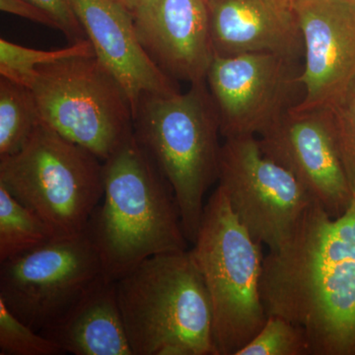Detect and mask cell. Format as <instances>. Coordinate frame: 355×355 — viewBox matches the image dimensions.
<instances>
[{
  "instance_id": "obj_1",
  "label": "cell",
  "mask_w": 355,
  "mask_h": 355,
  "mask_svg": "<svg viewBox=\"0 0 355 355\" xmlns=\"http://www.w3.org/2000/svg\"><path fill=\"white\" fill-rule=\"evenodd\" d=\"M261 293L268 316L304 331L310 354L355 355V191L338 217L312 203L291 242L263 258Z\"/></svg>"
},
{
  "instance_id": "obj_2",
  "label": "cell",
  "mask_w": 355,
  "mask_h": 355,
  "mask_svg": "<svg viewBox=\"0 0 355 355\" xmlns=\"http://www.w3.org/2000/svg\"><path fill=\"white\" fill-rule=\"evenodd\" d=\"M103 184L85 232L107 279L116 282L151 257L186 251L174 191L135 133L103 161Z\"/></svg>"
},
{
  "instance_id": "obj_3",
  "label": "cell",
  "mask_w": 355,
  "mask_h": 355,
  "mask_svg": "<svg viewBox=\"0 0 355 355\" xmlns=\"http://www.w3.org/2000/svg\"><path fill=\"white\" fill-rule=\"evenodd\" d=\"M116 287L133 355H218L209 292L191 251L151 257Z\"/></svg>"
},
{
  "instance_id": "obj_4",
  "label": "cell",
  "mask_w": 355,
  "mask_h": 355,
  "mask_svg": "<svg viewBox=\"0 0 355 355\" xmlns=\"http://www.w3.org/2000/svg\"><path fill=\"white\" fill-rule=\"evenodd\" d=\"M220 123L205 83L186 93L146 94L133 116V133L171 186L184 236L196 242L205 197L218 180Z\"/></svg>"
},
{
  "instance_id": "obj_5",
  "label": "cell",
  "mask_w": 355,
  "mask_h": 355,
  "mask_svg": "<svg viewBox=\"0 0 355 355\" xmlns=\"http://www.w3.org/2000/svg\"><path fill=\"white\" fill-rule=\"evenodd\" d=\"M190 251L209 292L217 354L236 355L268 319L261 293L265 257L221 187L205 203Z\"/></svg>"
},
{
  "instance_id": "obj_6",
  "label": "cell",
  "mask_w": 355,
  "mask_h": 355,
  "mask_svg": "<svg viewBox=\"0 0 355 355\" xmlns=\"http://www.w3.org/2000/svg\"><path fill=\"white\" fill-rule=\"evenodd\" d=\"M0 184L53 237H72L101 202L103 161L41 123L18 153L0 157Z\"/></svg>"
},
{
  "instance_id": "obj_7",
  "label": "cell",
  "mask_w": 355,
  "mask_h": 355,
  "mask_svg": "<svg viewBox=\"0 0 355 355\" xmlns=\"http://www.w3.org/2000/svg\"><path fill=\"white\" fill-rule=\"evenodd\" d=\"M28 87L43 125L102 161L133 135L130 100L95 55L40 65Z\"/></svg>"
},
{
  "instance_id": "obj_8",
  "label": "cell",
  "mask_w": 355,
  "mask_h": 355,
  "mask_svg": "<svg viewBox=\"0 0 355 355\" xmlns=\"http://www.w3.org/2000/svg\"><path fill=\"white\" fill-rule=\"evenodd\" d=\"M0 265V299L38 333L57 324L105 277L85 231L53 238Z\"/></svg>"
},
{
  "instance_id": "obj_9",
  "label": "cell",
  "mask_w": 355,
  "mask_h": 355,
  "mask_svg": "<svg viewBox=\"0 0 355 355\" xmlns=\"http://www.w3.org/2000/svg\"><path fill=\"white\" fill-rule=\"evenodd\" d=\"M218 181L242 225L270 252L291 242L315 202L286 168L263 153L253 135L225 139Z\"/></svg>"
},
{
  "instance_id": "obj_10",
  "label": "cell",
  "mask_w": 355,
  "mask_h": 355,
  "mask_svg": "<svg viewBox=\"0 0 355 355\" xmlns=\"http://www.w3.org/2000/svg\"><path fill=\"white\" fill-rule=\"evenodd\" d=\"M296 62L270 53L214 55L207 76L220 133L225 139L257 137L291 108L299 83Z\"/></svg>"
},
{
  "instance_id": "obj_11",
  "label": "cell",
  "mask_w": 355,
  "mask_h": 355,
  "mask_svg": "<svg viewBox=\"0 0 355 355\" xmlns=\"http://www.w3.org/2000/svg\"><path fill=\"white\" fill-rule=\"evenodd\" d=\"M258 139L263 153L286 168L331 217L347 210L354 193L336 144L330 110L292 106Z\"/></svg>"
},
{
  "instance_id": "obj_12",
  "label": "cell",
  "mask_w": 355,
  "mask_h": 355,
  "mask_svg": "<svg viewBox=\"0 0 355 355\" xmlns=\"http://www.w3.org/2000/svg\"><path fill=\"white\" fill-rule=\"evenodd\" d=\"M293 6L305 58L298 79L305 94L293 108H331L355 79V3L295 0Z\"/></svg>"
},
{
  "instance_id": "obj_13",
  "label": "cell",
  "mask_w": 355,
  "mask_h": 355,
  "mask_svg": "<svg viewBox=\"0 0 355 355\" xmlns=\"http://www.w3.org/2000/svg\"><path fill=\"white\" fill-rule=\"evenodd\" d=\"M132 16L142 46L167 76L207 81L214 58L207 0H144Z\"/></svg>"
},
{
  "instance_id": "obj_14",
  "label": "cell",
  "mask_w": 355,
  "mask_h": 355,
  "mask_svg": "<svg viewBox=\"0 0 355 355\" xmlns=\"http://www.w3.org/2000/svg\"><path fill=\"white\" fill-rule=\"evenodd\" d=\"M70 3L96 58L127 94L133 116L144 95L180 92L174 79L153 62L142 46L128 9L114 0H70Z\"/></svg>"
},
{
  "instance_id": "obj_15",
  "label": "cell",
  "mask_w": 355,
  "mask_h": 355,
  "mask_svg": "<svg viewBox=\"0 0 355 355\" xmlns=\"http://www.w3.org/2000/svg\"><path fill=\"white\" fill-rule=\"evenodd\" d=\"M214 55L270 53L297 62L304 44L291 0H207Z\"/></svg>"
},
{
  "instance_id": "obj_16",
  "label": "cell",
  "mask_w": 355,
  "mask_h": 355,
  "mask_svg": "<svg viewBox=\"0 0 355 355\" xmlns=\"http://www.w3.org/2000/svg\"><path fill=\"white\" fill-rule=\"evenodd\" d=\"M64 354L133 355L116 282L103 277L57 324L42 331Z\"/></svg>"
},
{
  "instance_id": "obj_17",
  "label": "cell",
  "mask_w": 355,
  "mask_h": 355,
  "mask_svg": "<svg viewBox=\"0 0 355 355\" xmlns=\"http://www.w3.org/2000/svg\"><path fill=\"white\" fill-rule=\"evenodd\" d=\"M41 123L29 87L0 78V157L18 153Z\"/></svg>"
},
{
  "instance_id": "obj_18",
  "label": "cell",
  "mask_w": 355,
  "mask_h": 355,
  "mask_svg": "<svg viewBox=\"0 0 355 355\" xmlns=\"http://www.w3.org/2000/svg\"><path fill=\"white\" fill-rule=\"evenodd\" d=\"M46 223L0 184V263L53 239Z\"/></svg>"
},
{
  "instance_id": "obj_19",
  "label": "cell",
  "mask_w": 355,
  "mask_h": 355,
  "mask_svg": "<svg viewBox=\"0 0 355 355\" xmlns=\"http://www.w3.org/2000/svg\"><path fill=\"white\" fill-rule=\"evenodd\" d=\"M95 55L88 39L80 40L60 50L40 51L0 40V76L29 86L35 69L42 64H50L64 58L77 55Z\"/></svg>"
},
{
  "instance_id": "obj_20",
  "label": "cell",
  "mask_w": 355,
  "mask_h": 355,
  "mask_svg": "<svg viewBox=\"0 0 355 355\" xmlns=\"http://www.w3.org/2000/svg\"><path fill=\"white\" fill-rule=\"evenodd\" d=\"M310 354L304 331L284 318L270 315L263 328L236 355Z\"/></svg>"
},
{
  "instance_id": "obj_21",
  "label": "cell",
  "mask_w": 355,
  "mask_h": 355,
  "mask_svg": "<svg viewBox=\"0 0 355 355\" xmlns=\"http://www.w3.org/2000/svg\"><path fill=\"white\" fill-rule=\"evenodd\" d=\"M60 345L28 326L0 299V354L60 355Z\"/></svg>"
},
{
  "instance_id": "obj_22",
  "label": "cell",
  "mask_w": 355,
  "mask_h": 355,
  "mask_svg": "<svg viewBox=\"0 0 355 355\" xmlns=\"http://www.w3.org/2000/svg\"><path fill=\"white\" fill-rule=\"evenodd\" d=\"M336 144L352 193L355 191V79L329 108Z\"/></svg>"
},
{
  "instance_id": "obj_23",
  "label": "cell",
  "mask_w": 355,
  "mask_h": 355,
  "mask_svg": "<svg viewBox=\"0 0 355 355\" xmlns=\"http://www.w3.org/2000/svg\"><path fill=\"white\" fill-rule=\"evenodd\" d=\"M40 8L46 11L57 22L60 30L69 41L76 43L80 40L87 39L80 23L77 20L72 10L70 0H29Z\"/></svg>"
},
{
  "instance_id": "obj_24",
  "label": "cell",
  "mask_w": 355,
  "mask_h": 355,
  "mask_svg": "<svg viewBox=\"0 0 355 355\" xmlns=\"http://www.w3.org/2000/svg\"><path fill=\"white\" fill-rule=\"evenodd\" d=\"M0 9L3 12L20 16L33 22L58 30L57 22L51 16L29 0H0Z\"/></svg>"
},
{
  "instance_id": "obj_25",
  "label": "cell",
  "mask_w": 355,
  "mask_h": 355,
  "mask_svg": "<svg viewBox=\"0 0 355 355\" xmlns=\"http://www.w3.org/2000/svg\"><path fill=\"white\" fill-rule=\"evenodd\" d=\"M116 3L121 4V6L125 7V9H128L130 12H135L140 4L142 3L144 0H114Z\"/></svg>"
},
{
  "instance_id": "obj_26",
  "label": "cell",
  "mask_w": 355,
  "mask_h": 355,
  "mask_svg": "<svg viewBox=\"0 0 355 355\" xmlns=\"http://www.w3.org/2000/svg\"><path fill=\"white\" fill-rule=\"evenodd\" d=\"M349 1L352 2V3H355V0H349Z\"/></svg>"
},
{
  "instance_id": "obj_27",
  "label": "cell",
  "mask_w": 355,
  "mask_h": 355,
  "mask_svg": "<svg viewBox=\"0 0 355 355\" xmlns=\"http://www.w3.org/2000/svg\"><path fill=\"white\" fill-rule=\"evenodd\" d=\"M291 1H292V2H294V1H295V0H291Z\"/></svg>"
}]
</instances>
